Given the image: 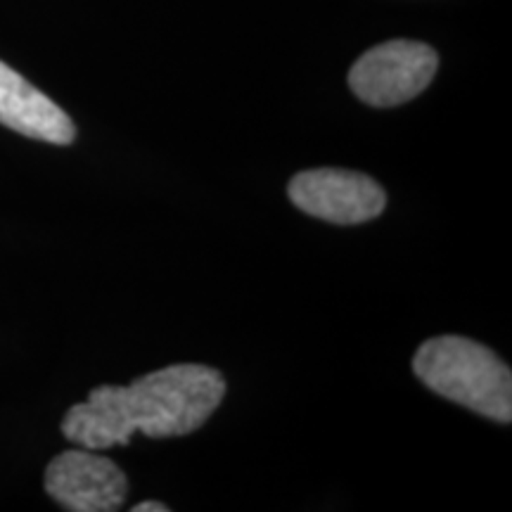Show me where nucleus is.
<instances>
[{"mask_svg":"<svg viewBox=\"0 0 512 512\" xmlns=\"http://www.w3.org/2000/svg\"><path fill=\"white\" fill-rule=\"evenodd\" d=\"M226 380L195 363L169 366L138 377L128 387H98L62 420V434L91 451L126 446L133 432L150 439L183 437L200 430L219 408Z\"/></svg>","mask_w":512,"mask_h":512,"instance_id":"obj_1","label":"nucleus"},{"mask_svg":"<svg viewBox=\"0 0 512 512\" xmlns=\"http://www.w3.org/2000/svg\"><path fill=\"white\" fill-rule=\"evenodd\" d=\"M413 370L434 394L489 420H512L510 368L484 344L458 335L427 339L413 358Z\"/></svg>","mask_w":512,"mask_h":512,"instance_id":"obj_2","label":"nucleus"},{"mask_svg":"<svg viewBox=\"0 0 512 512\" xmlns=\"http://www.w3.org/2000/svg\"><path fill=\"white\" fill-rule=\"evenodd\" d=\"M439 57L418 41H389L370 48L349 72V86L358 100L373 107H396L430 86Z\"/></svg>","mask_w":512,"mask_h":512,"instance_id":"obj_3","label":"nucleus"},{"mask_svg":"<svg viewBox=\"0 0 512 512\" xmlns=\"http://www.w3.org/2000/svg\"><path fill=\"white\" fill-rule=\"evenodd\" d=\"M287 192L304 214L339 226L373 221L387 207V195L375 178L347 169L302 171Z\"/></svg>","mask_w":512,"mask_h":512,"instance_id":"obj_4","label":"nucleus"},{"mask_svg":"<svg viewBox=\"0 0 512 512\" xmlns=\"http://www.w3.org/2000/svg\"><path fill=\"white\" fill-rule=\"evenodd\" d=\"M48 496L72 512H114L124 505L126 475L110 458L91 448L64 451L46 470Z\"/></svg>","mask_w":512,"mask_h":512,"instance_id":"obj_5","label":"nucleus"},{"mask_svg":"<svg viewBox=\"0 0 512 512\" xmlns=\"http://www.w3.org/2000/svg\"><path fill=\"white\" fill-rule=\"evenodd\" d=\"M0 124L53 145H69L76 136L67 112L5 62H0Z\"/></svg>","mask_w":512,"mask_h":512,"instance_id":"obj_6","label":"nucleus"},{"mask_svg":"<svg viewBox=\"0 0 512 512\" xmlns=\"http://www.w3.org/2000/svg\"><path fill=\"white\" fill-rule=\"evenodd\" d=\"M133 512H169L164 503H157V501H147V503H140L136 508H131Z\"/></svg>","mask_w":512,"mask_h":512,"instance_id":"obj_7","label":"nucleus"}]
</instances>
